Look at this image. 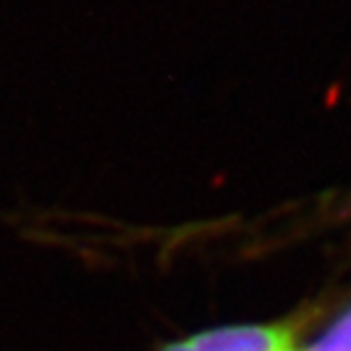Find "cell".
Returning a JSON list of instances; mask_svg holds the SVG:
<instances>
[{"mask_svg": "<svg viewBox=\"0 0 351 351\" xmlns=\"http://www.w3.org/2000/svg\"><path fill=\"white\" fill-rule=\"evenodd\" d=\"M313 319L315 310H305L271 322L222 324L173 339L159 351H298Z\"/></svg>", "mask_w": 351, "mask_h": 351, "instance_id": "6da1fadb", "label": "cell"}, {"mask_svg": "<svg viewBox=\"0 0 351 351\" xmlns=\"http://www.w3.org/2000/svg\"><path fill=\"white\" fill-rule=\"evenodd\" d=\"M300 351H351V305L344 307L313 341L300 346Z\"/></svg>", "mask_w": 351, "mask_h": 351, "instance_id": "7a4b0ae2", "label": "cell"}, {"mask_svg": "<svg viewBox=\"0 0 351 351\" xmlns=\"http://www.w3.org/2000/svg\"><path fill=\"white\" fill-rule=\"evenodd\" d=\"M298 351H300V349H298Z\"/></svg>", "mask_w": 351, "mask_h": 351, "instance_id": "3957f363", "label": "cell"}]
</instances>
